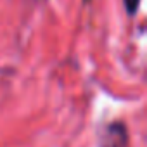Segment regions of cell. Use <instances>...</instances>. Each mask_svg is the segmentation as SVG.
<instances>
[{
  "label": "cell",
  "mask_w": 147,
  "mask_h": 147,
  "mask_svg": "<svg viewBox=\"0 0 147 147\" xmlns=\"http://www.w3.org/2000/svg\"><path fill=\"white\" fill-rule=\"evenodd\" d=\"M138 4H140V0H125V7H126V12L130 16H133L138 9Z\"/></svg>",
  "instance_id": "6da1fadb"
}]
</instances>
